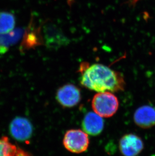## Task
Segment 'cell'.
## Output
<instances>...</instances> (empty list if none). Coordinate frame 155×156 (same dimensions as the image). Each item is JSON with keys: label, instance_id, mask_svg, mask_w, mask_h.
Returning a JSON list of instances; mask_svg holds the SVG:
<instances>
[{"label": "cell", "instance_id": "1", "mask_svg": "<svg viewBox=\"0 0 155 156\" xmlns=\"http://www.w3.org/2000/svg\"><path fill=\"white\" fill-rule=\"evenodd\" d=\"M80 83L89 90L98 93H115L124 90L123 75L102 64H82L80 67Z\"/></svg>", "mask_w": 155, "mask_h": 156}, {"label": "cell", "instance_id": "2", "mask_svg": "<svg viewBox=\"0 0 155 156\" xmlns=\"http://www.w3.org/2000/svg\"><path fill=\"white\" fill-rule=\"evenodd\" d=\"M94 112L102 118H109L116 113L119 107L117 98L113 93L105 91L98 93L92 101Z\"/></svg>", "mask_w": 155, "mask_h": 156}, {"label": "cell", "instance_id": "3", "mask_svg": "<svg viewBox=\"0 0 155 156\" xmlns=\"http://www.w3.org/2000/svg\"><path fill=\"white\" fill-rule=\"evenodd\" d=\"M63 144L69 152L82 153L87 150L89 146V139L88 134L83 130L71 129L64 134Z\"/></svg>", "mask_w": 155, "mask_h": 156}, {"label": "cell", "instance_id": "4", "mask_svg": "<svg viewBox=\"0 0 155 156\" xmlns=\"http://www.w3.org/2000/svg\"><path fill=\"white\" fill-rule=\"evenodd\" d=\"M44 43L50 50H57L67 46L70 40L64 35L62 30L53 23H47L43 28Z\"/></svg>", "mask_w": 155, "mask_h": 156}, {"label": "cell", "instance_id": "5", "mask_svg": "<svg viewBox=\"0 0 155 156\" xmlns=\"http://www.w3.org/2000/svg\"><path fill=\"white\" fill-rule=\"evenodd\" d=\"M56 99L64 107H73L80 102V90L74 84H65L57 90L56 93Z\"/></svg>", "mask_w": 155, "mask_h": 156}, {"label": "cell", "instance_id": "6", "mask_svg": "<svg viewBox=\"0 0 155 156\" xmlns=\"http://www.w3.org/2000/svg\"><path fill=\"white\" fill-rule=\"evenodd\" d=\"M119 148L123 156H137L144 149V143L139 136L128 133L121 137Z\"/></svg>", "mask_w": 155, "mask_h": 156}, {"label": "cell", "instance_id": "7", "mask_svg": "<svg viewBox=\"0 0 155 156\" xmlns=\"http://www.w3.org/2000/svg\"><path fill=\"white\" fill-rule=\"evenodd\" d=\"M33 127L31 122L23 117H17L10 124V133L15 140L25 141L31 137Z\"/></svg>", "mask_w": 155, "mask_h": 156}, {"label": "cell", "instance_id": "8", "mask_svg": "<svg viewBox=\"0 0 155 156\" xmlns=\"http://www.w3.org/2000/svg\"><path fill=\"white\" fill-rule=\"evenodd\" d=\"M133 121L142 129H149L155 125V108L145 105L138 108L133 114Z\"/></svg>", "mask_w": 155, "mask_h": 156}, {"label": "cell", "instance_id": "9", "mask_svg": "<svg viewBox=\"0 0 155 156\" xmlns=\"http://www.w3.org/2000/svg\"><path fill=\"white\" fill-rule=\"evenodd\" d=\"M104 122L102 117L94 112H88L82 122V127L85 133L90 136L100 134L104 128Z\"/></svg>", "mask_w": 155, "mask_h": 156}, {"label": "cell", "instance_id": "10", "mask_svg": "<svg viewBox=\"0 0 155 156\" xmlns=\"http://www.w3.org/2000/svg\"><path fill=\"white\" fill-rule=\"evenodd\" d=\"M21 34V31L18 30L12 31L7 34H0V55L7 53L9 48L18 41Z\"/></svg>", "mask_w": 155, "mask_h": 156}, {"label": "cell", "instance_id": "11", "mask_svg": "<svg viewBox=\"0 0 155 156\" xmlns=\"http://www.w3.org/2000/svg\"><path fill=\"white\" fill-rule=\"evenodd\" d=\"M15 18L7 12H0V34H7L12 32L15 27Z\"/></svg>", "mask_w": 155, "mask_h": 156}, {"label": "cell", "instance_id": "12", "mask_svg": "<svg viewBox=\"0 0 155 156\" xmlns=\"http://www.w3.org/2000/svg\"><path fill=\"white\" fill-rule=\"evenodd\" d=\"M16 148L6 140H0V156H14Z\"/></svg>", "mask_w": 155, "mask_h": 156}, {"label": "cell", "instance_id": "13", "mask_svg": "<svg viewBox=\"0 0 155 156\" xmlns=\"http://www.w3.org/2000/svg\"><path fill=\"white\" fill-rule=\"evenodd\" d=\"M18 156H30L28 154L25 153L24 151H22V152L18 153Z\"/></svg>", "mask_w": 155, "mask_h": 156}]
</instances>
